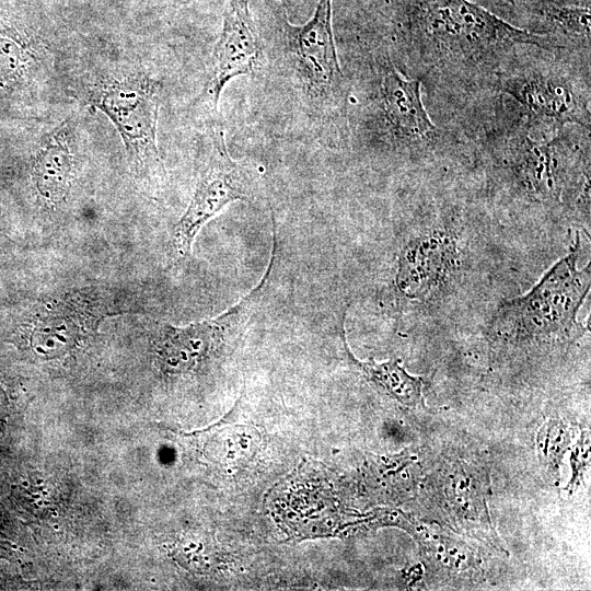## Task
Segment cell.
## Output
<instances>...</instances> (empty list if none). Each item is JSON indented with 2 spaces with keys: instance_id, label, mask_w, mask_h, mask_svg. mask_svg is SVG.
Returning <instances> with one entry per match:
<instances>
[{
  "instance_id": "1",
  "label": "cell",
  "mask_w": 591,
  "mask_h": 591,
  "mask_svg": "<svg viewBox=\"0 0 591 591\" xmlns=\"http://www.w3.org/2000/svg\"><path fill=\"white\" fill-rule=\"evenodd\" d=\"M580 236L524 296L501 303L489 323V335L503 344L556 343L581 336L577 315L590 290V264L578 269Z\"/></svg>"
},
{
  "instance_id": "2",
  "label": "cell",
  "mask_w": 591,
  "mask_h": 591,
  "mask_svg": "<svg viewBox=\"0 0 591 591\" xmlns=\"http://www.w3.org/2000/svg\"><path fill=\"white\" fill-rule=\"evenodd\" d=\"M273 12L305 107L322 132L340 129L347 90L335 45L333 0H317L301 25L289 22L283 7Z\"/></svg>"
},
{
  "instance_id": "3",
  "label": "cell",
  "mask_w": 591,
  "mask_h": 591,
  "mask_svg": "<svg viewBox=\"0 0 591 591\" xmlns=\"http://www.w3.org/2000/svg\"><path fill=\"white\" fill-rule=\"evenodd\" d=\"M408 28L445 47L472 50L540 45L543 35L518 28L470 0H391Z\"/></svg>"
},
{
  "instance_id": "4",
  "label": "cell",
  "mask_w": 591,
  "mask_h": 591,
  "mask_svg": "<svg viewBox=\"0 0 591 591\" xmlns=\"http://www.w3.org/2000/svg\"><path fill=\"white\" fill-rule=\"evenodd\" d=\"M201 153L194 194L174 229V244L181 255L189 254L201 227L229 204L254 200L259 193L257 171L231 158L221 126L210 127L204 137Z\"/></svg>"
},
{
  "instance_id": "5",
  "label": "cell",
  "mask_w": 591,
  "mask_h": 591,
  "mask_svg": "<svg viewBox=\"0 0 591 591\" xmlns=\"http://www.w3.org/2000/svg\"><path fill=\"white\" fill-rule=\"evenodd\" d=\"M159 90L158 82L139 74L104 83L89 100L91 106L116 127L131 165L141 173L160 165L157 143Z\"/></svg>"
},
{
  "instance_id": "6",
  "label": "cell",
  "mask_w": 591,
  "mask_h": 591,
  "mask_svg": "<svg viewBox=\"0 0 591 591\" xmlns=\"http://www.w3.org/2000/svg\"><path fill=\"white\" fill-rule=\"evenodd\" d=\"M276 230L275 228H273ZM270 260L262 280L235 305L221 315L189 324L185 327L163 325L160 329L159 350L165 366L172 371H187L234 337L247 323L253 310L263 298L270 278L277 252V231H274Z\"/></svg>"
},
{
  "instance_id": "7",
  "label": "cell",
  "mask_w": 591,
  "mask_h": 591,
  "mask_svg": "<svg viewBox=\"0 0 591 591\" xmlns=\"http://www.w3.org/2000/svg\"><path fill=\"white\" fill-rule=\"evenodd\" d=\"M264 61L263 45L247 0H228L215 45L207 94L216 109L227 84L252 74Z\"/></svg>"
},
{
  "instance_id": "8",
  "label": "cell",
  "mask_w": 591,
  "mask_h": 591,
  "mask_svg": "<svg viewBox=\"0 0 591 591\" xmlns=\"http://www.w3.org/2000/svg\"><path fill=\"white\" fill-rule=\"evenodd\" d=\"M456 244L447 232L421 233L410 239L398 258L396 286L407 298H421L442 286L455 268Z\"/></svg>"
},
{
  "instance_id": "9",
  "label": "cell",
  "mask_w": 591,
  "mask_h": 591,
  "mask_svg": "<svg viewBox=\"0 0 591 591\" xmlns=\"http://www.w3.org/2000/svg\"><path fill=\"white\" fill-rule=\"evenodd\" d=\"M505 90L536 118L582 124V112L573 93L558 79L529 74L507 81Z\"/></svg>"
},
{
  "instance_id": "10",
  "label": "cell",
  "mask_w": 591,
  "mask_h": 591,
  "mask_svg": "<svg viewBox=\"0 0 591 591\" xmlns=\"http://www.w3.org/2000/svg\"><path fill=\"white\" fill-rule=\"evenodd\" d=\"M69 142L70 128L65 121L44 137L35 157L34 184L47 202L57 204L69 190L73 169Z\"/></svg>"
},
{
  "instance_id": "11",
  "label": "cell",
  "mask_w": 591,
  "mask_h": 591,
  "mask_svg": "<svg viewBox=\"0 0 591 591\" xmlns=\"http://www.w3.org/2000/svg\"><path fill=\"white\" fill-rule=\"evenodd\" d=\"M382 90L386 115L401 135L422 138L434 129L421 101L419 81L408 80L389 67L383 76Z\"/></svg>"
},
{
  "instance_id": "12",
  "label": "cell",
  "mask_w": 591,
  "mask_h": 591,
  "mask_svg": "<svg viewBox=\"0 0 591 591\" xmlns=\"http://www.w3.org/2000/svg\"><path fill=\"white\" fill-rule=\"evenodd\" d=\"M343 331V340L351 361L363 372L371 382L382 387L383 391L408 407L422 406V380L419 376H413L399 364L398 360H389L378 363L373 360L359 361L349 351L345 329Z\"/></svg>"
},
{
  "instance_id": "13",
  "label": "cell",
  "mask_w": 591,
  "mask_h": 591,
  "mask_svg": "<svg viewBox=\"0 0 591 591\" xmlns=\"http://www.w3.org/2000/svg\"><path fill=\"white\" fill-rule=\"evenodd\" d=\"M80 320L66 313L53 314L40 318L31 336L35 354L51 359L65 355L80 336Z\"/></svg>"
},
{
  "instance_id": "14",
  "label": "cell",
  "mask_w": 591,
  "mask_h": 591,
  "mask_svg": "<svg viewBox=\"0 0 591 591\" xmlns=\"http://www.w3.org/2000/svg\"><path fill=\"white\" fill-rule=\"evenodd\" d=\"M24 46L12 34L0 31V84L15 81L26 63Z\"/></svg>"
},
{
  "instance_id": "15",
  "label": "cell",
  "mask_w": 591,
  "mask_h": 591,
  "mask_svg": "<svg viewBox=\"0 0 591 591\" xmlns=\"http://www.w3.org/2000/svg\"><path fill=\"white\" fill-rule=\"evenodd\" d=\"M8 408H9V399L4 390L0 385V422L5 418L8 414Z\"/></svg>"
},
{
  "instance_id": "16",
  "label": "cell",
  "mask_w": 591,
  "mask_h": 591,
  "mask_svg": "<svg viewBox=\"0 0 591 591\" xmlns=\"http://www.w3.org/2000/svg\"><path fill=\"white\" fill-rule=\"evenodd\" d=\"M172 3L176 4V5H183V4H188V3H192L194 1H197V0H171ZM279 1L282 7H288V5H292L294 3H297L299 0H277Z\"/></svg>"
}]
</instances>
